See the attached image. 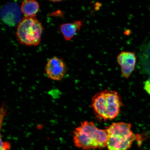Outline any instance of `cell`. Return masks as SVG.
I'll return each instance as SVG.
<instances>
[{"label": "cell", "instance_id": "cell-1", "mask_svg": "<svg viewBox=\"0 0 150 150\" xmlns=\"http://www.w3.org/2000/svg\"><path fill=\"white\" fill-rule=\"evenodd\" d=\"M108 139L106 129L98 128L93 122H82L74 131V145L83 150L104 149L106 147Z\"/></svg>", "mask_w": 150, "mask_h": 150}, {"label": "cell", "instance_id": "cell-2", "mask_svg": "<svg viewBox=\"0 0 150 150\" xmlns=\"http://www.w3.org/2000/svg\"><path fill=\"white\" fill-rule=\"evenodd\" d=\"M122 103L117 91L105 90L99 92L92 99L91 107L98 119L106 121L117 117Z\"/></svg>", "mask_w": 150, "mask_h": 150}, {"label": "cell", "instance_id": "cell-3", "mask_svg": "<svg viewBox=\"0 0 150 150\" xmlns=\"http://www.w3.org/2000/svg\"><path fill=\"white\" fill-rule=\"evenodd\" d=\"M107 150H128L137 139L130 123H114L107 128Z\"/></svg>", "mask_w": 150, "mask_h": 150}, {"label": "cell", "instance_id": "cell-4", "mask_svg": "<svg viewBox=\"0 0 150 150\" xmlns=\"http://www.w3.org/2000/svg\"><path fill=\"white\" fill-rule=\"evenodd\" d=\"M43 30L42 24L35 17H25L18 24L17 37L22 44L36 46L40 42Z\"/></svg>", "mask_w": 150, "mask_h": 150}, {"label": "cell", "instance_id": "cell-5", "mask_svg": "<svg viewBox=\"0 0 150 150\" xmlns=\"http://www.w3.org/2000/svg\"><path fill=\"white\" fill-rule=\"evenodd\" d=\"M21 8L17 4L7 3L1 8V19L7 25H16L21 21Z\"/></svg>", "mask_w": 150, "mask_h": 150}, {"label": "cell", "instance_id": "cell-6", "mask_svg": "<svg viewBox=\"0 0 150 150\" xmlns=\"http://www.w3.org/2000/svg\"><path fill=\"white\" fill-rule=\"evenodd\" d=\"M117 60L121 67L123 76L128 78L135 68L136 57L134 52L123 51L117 56Z\"/></svg>", "mask_w": 150, "mask_h": 150}, {"label": "cell", "instance_id": "cell-7", "mask_svg": "<svg viewBox=\"0 0 150 150\" xmlns=\"http://www.w3.org/2000/svg\"><path fill=\"white\" fill-rule=\"evenodd\" d=\"M64 62L57 57L50 59L47 63L46 72L47 76L52 80L59 81L63 79L66 72Z\"/></svg>", "mask_w": 150, "mask_h": 150}, {"label": "cell", "instance_id": "cell-8", "mask_svg": "<svg viewBox=\"0 0 150 150\" xmlns=\"http://www.w3.org/2000/svg\"><path fill=\"white\" fill-rule=\"evenodd\" d=\"M81 21H77L72 23L62 24L60 27L61 31L65 40L70 41L80 30L83 25Z\"/></svg>", "mask_w": 150, "mask_h": 150}, {"label": "cell", "instance_id": "cell-9", "mask_svg": "<svg viewBox=\"0 0 150 150\" xmlns=\"http://www.w3.org/2000/svg\"><path fill=\"white\" fill-rule=\"evenodd\" d=\"M39 7L38 3L34 0L23 1L21 7L22 12L27 17H34L38 12Z\"/></svg>", "mask_w": 150, "mask_h": 150}, {"label": "cell", "instance_id": "cell-10", "mask_svg": "<svg viewBox=\"0 0 150 150\" xmlns=\"http://www.w3.org/2000/svg\"><path fill=\"white\" fill-rule=\"evenodd\" d=\"M1 150H11V144L8 142L1 141Z\"/></svg>", "mask_w": 150, "mask_h": 150}]
</instances>
